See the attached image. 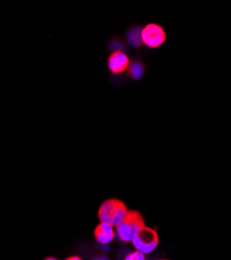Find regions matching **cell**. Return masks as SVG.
<instances>
[{"label":"cell","mask_w":231,"mask_h":260,"mask_svg":"<svg viewBox=\"0 0 231 260\" xmlns=\"http://www.w3.org/2000/svg\"><path fill=\"white\" fill-rule=\"evenodd\" d=\"M145 227L143 215L137 210H128L122 222L116 226V232L121 241L130 243L134 237Z\"/></svg>","instance_id":"6da1fadb"},{"label":"cell","mask_w":231,"mask_h":260,"mask_svg":"<svg viewBox=\"0 0 231 260\" xmlns=\"http://www.w3.org/2000/svg\"><path fill=\"white\" fill-rule=\"evenodd\" d=\"M128 209L124 202L118 199H109L104 201L98 209V218L101 223H106L116 227L127 214Z\"/></svg>","instance_id":"7a4b0ae2"},{"label":"cell","mask_w":231,"mask_h":260,"mask_svg":"<svg viewBox=\"0 0 231 260\" xmlns=\"http://www.w3.org/2000/svg\"><path fill=\"white\" fill-rule=\"evenodd\" d=\"M158 234L149 227H145L141 230L133 240V245L137 251L145 254L152 253L158 246Z\"/></svg>","instance_id":"3957f363"},{"label":"cell","mask_w":231,"mask_h":260,"mask_svg":"<svg viewBox=\"0 0 231 260\" xmlns=\"http://www.w3.org/2000/svg\"><path fill=\"white\" fill-rule=\"evenodd\" d=\"M142 42L150 48H157L161 46L166 41V32L163 28L155 23L147 24L141 30Z\"/></svg>","instance_id":"277c9868"},{"label":"cell","mask_w":231,"mask_h":260,"mask_svg":"<svg viewBox=\"0 0 231 260\" xmlns=\"http://www.w3.org/2000/svg\"><path fill=\"white\" fill-rule=\"evenodd\" d=\"M130 63L129 57L127 54L124 53L123 51H115L113 52L109 59H108V66L112 73L114 74H120L123 73L126 69L128 68Z\"/></svg>","instance_id":"5b68a950"},{"label":"cell","mask_w":231,"mask_h":260,"mask_svg":"<svg viewBox=\"0 0 231 260\" xmlns=\"http://www.w3.org/2000/svg\"><path fill=\"white\" fill-rule=\"evenodd\" d=\"M94 235L96 241L101 245H108L115 238V229L114 226L100 223L94 231Z\"/></svg>","instance_id":"8992f818"},{"label":"cell","mask_w":231,"mask_h":260,"mask_svg":"<svg viewBox=\"0 0 231 260\" xmlns=\"http://www.w3.org/2000/svg\"><path fill=\"white\" fill-rule=\"evenodd\" d=\"M142 74H143V67H142L141 63L137 62V63L131 64V67H130V75L133 77L138 79V78H140L142 76Z\"/></svg>","instance_id":"52a82bcc"},{"label":"cell","mask_w":231,"mask_h":260,"mask_svg":"<svg viewBox=\"0 0 231 260\" xmlns=\"http://www.w3.org/2000/svg\"><path fill=\"white\" fill-rule=\"evenodd\" d=\"M124 260H146L145 255L139 251H135L129 253L127 256L125 257Z\"/></svg>","instance_id":"ba28073f"},{"label":"cell","mask_w":231,"mask_h":260,"mask_svg":"<svg viewBox=\"0 0 231 260\" xmlns=\"http://www.w3.org/2000/svg\"><path fill=\"white\" fill-rule=\"evenodd\" d=\"M65 260H82V258H80L79 256H71V257H68Z\"/></svg>","instance_id":"9c48e42d"},{"label":"cell","mask_w":231,"mask_h":260,"mask_svg":"<svg viewBox=\"0 0 231 260\" xmlns=\"http://www.w3.org/2000/svg\"><path fill=\"white\" fill-rule=\"evenodd\" d=\"M44 260H58V259H56V258H54V257H47V258L44 259Z\"/></svg>","instance_id":"30bf717a"},{"label":"cell","mask_w":231,"mask_h":260,"mask_svg":"<svg viewBox=\"0 0 231 260\" xmlns=\"http://www.w3.org/2000/svg\"><path fill=\"white\" fill-rule=\"evenodd\" d=\"M99 260H109V259H106V258H100Z\"/></svg>","instance_id":"8fae6325"},{"label":"cell","mask_w":231,"mask_h":260,"mask_svg":"<svg viewBox=\"0 0 231 260\" xmlns=\"http://www.w3.org/2000/svg\"><path fill=\"white\" fill-rule=\"evenodd\" d=\"M161 260H168V259H161Z\"/></svg>","instance_id":"7c38bea8"}]
</instances>
